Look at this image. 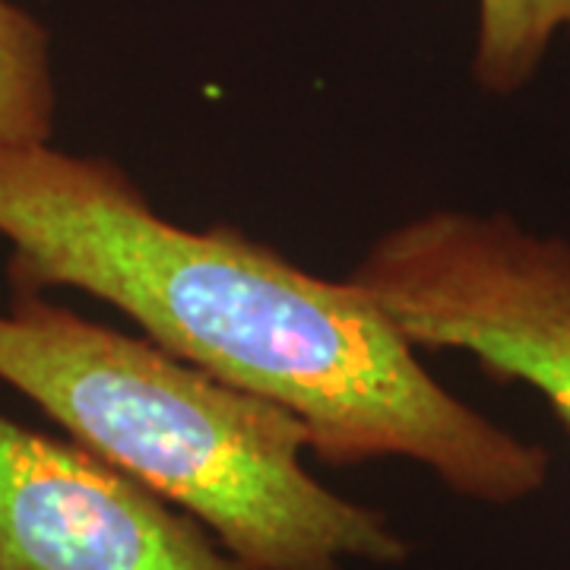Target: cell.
<instances>
[{
    "label": "cell",
    "instance_id": "cell-1",
    "mask_svg": "<svg viewBox=\"0 0 570 570\" xmlns=\"http://www.w3.org/2000/svg\"><path fill=\"white\" fill-rule=\"evenodd\" d=\"M13 292L77 288L156 346L292 412L326 466L409 460L489 508L535 498L551 450L448 390L348 279H324L232 225L184 228L105 156L0 146Z\"/></svg>",
    "mask_w": 570,
    "mask_h": 570
},
{
    "label": "cell",
    "instance_id": "cell-2",
    "mask_svg": "<svg viewBox=\"0 0 570 570\" xmlns=\"http://www.w3.org/2000/svg\"><path fill=\"white\" fill-rule=\"evenodd\" d=\"M0 384L70 441L190 513L250 570L393 568L409 539L387 513L307 469V428L156 346L36 292L0 311Z\"/></svg>",
    "mask_w": 570,
    "mask_h": 570
},
{
    "label": "cell",
    "instance_id": "cell-3",
    "mask_svg": "<svg viewBox=\"0 0 570 570\" xmlns=\"http://www.w3.org/2000/svg\"><path fill=\"white\" fill-rule=\"evenodd\" d=\"M346 279L419 352H463L535 390L570 434V238L444 206L374 238Z\"/></svg>",
    "mask_w": 570,
    "mask_h": 570
},
{
    "label": "cell",
    "instance_id": "cell-4",
    "mask_svg": "<svg viewBox=\"0 0 570 570\" xmlns=\"http://www.w3.org/2000/svg\"><path fill=\"white\" fill-rule=\"evenodd\" d=\"M0 570H250L190 513L0 412Z\"/></svg>",
    "mask_w": 570,
    "mask_h": 570
},
{
    "label": "cell",
    "instance_id": "cell-5",
    "mask_svg": "<svg viewBox=\"0 0 570 570\" xmlns=\"http://www.w3.org/2000/svg\"><path fill=\"white\" fill-rule=\"evenodd\" d=\"M558 39L570 41V0H475L469 77L494 99L520 96Z\"/></svg>",
    "mask_w": 570,
    "mask_h": 570
},
{
    "label": "cell",
    "instance_id": "cell-6",
    "mask_svg": "<svg viewBox=\"0 0 570 570\" xmlns=\"http://www.w3.org/2000/svg\"><path fill=\"white\" fill-rule=\"evenodd\" d=\"M55 115L51 36L20 3L0 0V146L51 142Z\"/></svg>",
    "mask_w": 570,
    "mask_h": 570
}]
</instances>
